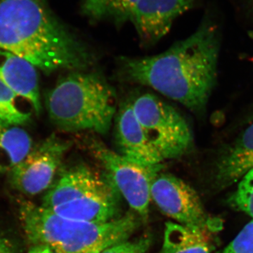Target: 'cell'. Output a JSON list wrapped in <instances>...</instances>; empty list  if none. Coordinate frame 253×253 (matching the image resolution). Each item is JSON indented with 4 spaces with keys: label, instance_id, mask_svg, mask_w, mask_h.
I'll return each mask as SVG.
<instances>
[{
    "label": "cell",
    "instance_id": "cell-1",
    "mask_svg": "<svg viewBox=\"0 0 253 253\" xmlns=\"http://www.w3.org/2000/svg\"><path fill=\"white\" fill-rule=\"evenodd\" d=\"M218 53L217 33L204 24L161 54L123 58L120 69L125 79L150 86L191 111L201 112L215 83Z\"/></svg>",
    "mask_w": 253,
    "mask_h": 253
},
{
    "label": "cell",
    "instance_id": "cell-2",
    "mask_svg": "<svg viewBox=\"0 0 253 253\" xmlns=\"http://www.w3.org/2000/svg\"><path fill=\"white\" fill-rule=\"evenodd\" d=\"M0 50L45 73L84 71L94 63L87 45L44 0H0Z\"/></svg>",
    "mask_w": 253,
    "mask_h": 253
},
{
    "label": "cell",
    "instance_id": "cell-3",
    "mask_svg": "<svg viewBox=\"0 0 253 253\" xmlns=\"http://www.w3.org/2000/svg\"><path fill=\"white\" fill-rule=\"evenodd\" d=\"M20 217L33 246L42 245L54 253H101L127 241L139 226L131 214L106 223H90L60 217L42 206L23 201Z\"/></svg>",
    "mask_w": 253,
    "mask_h": 253
},
{
    "label": "cell",
    "instance_id": "cell-4",
    "mask_svg": "<svg viewBox=\"0 0 253 253\" xmlns=\"http://www.w3.org/2000/svg\"><path fill=\"white\" fill-rule=\"evenodd\" d=\"M51 122L61 130L109 132L117 113V96L112 86L96 73L72 71L46 94Z\"/></svg>",
    "mask_w": 253,
    "mask_h": 253
},
{
    "label": "cell",
    "instance_id": "cell-5",
    "mask_svg": "<svg viewBox=\"0 0 253 253\" xmlns=\"http://www.w3.org/2000/svg\"><path fill=\"white\" fill-rule=\"evenodd\" d=\"M119 194L104 176L77 165L61 172L41 206L66 219L106 223L121 217Z\"/></svg>",
    "mask_w": 253,
    "mask_h": 253
},
{
    "label": "cell",
    "instance_id": "cell-6",
    "mask_svg": "<svg viewBox=\"0 0 253 253\" xmlns=\"http://www.w3.org/2000/svg\"><path fill=\"white\" fill-rule=\"evenodd\" d=\"M145 134L163 161L180 158L193 143V135L184 118L157 96L144 93L131 100Z\"/></svg>",
    "mask_w": 253,
    "mask_h": 253
},
{
    "label": "cell",
    "instance_id": "cell-7",
    "mask_svg": "<svg viewBox=\"0 0 253 253\" xmlns=\"http://www.w3.org/2000/svg\"><path fill=\"white\" fill-rule=\"evenodd\" d=\"M89 150L104 169V176L122 195L127 204L141 217H146L151 201V190L163 165H144L133 162L91 139Z\"/></svg>",
    "mask_w": 253,
    "mask_h": 253
},
{
    "label": "cell",
    "instance_id": "cell-8",
    "mask_svg": "<svg viewBox=\"0 0 253 253\" xmlns=\"http://www.w3.org/2000/svg\"><path fill=\"white\" fill-rule=\"evenodd\" d=\"M151 197L165 215L178 224L211 233L219 229V221L208 215L196 191L175 176L160 173L151 186Z\"/></svg>",
    "mask_w": 253,
    "mask_h": 253
},
{
    "label": "cell",
    "instance_id": "cell-9",
    "mask_svg": "<svg viewBox=\"0 0 253 253\" xmlns=\"http://www.w3.org/2000/svg\"><path fill=\"white\" fill-rule=\"evenodd\" d=\"M71 146L69 141L51 134L32 148L27 156L9 172L13 187L31 196L49 189Z\"/></svg>",
    "mask_w": 253,
    "mask_h": 253
},
{
    "label": "cell",
    "instance_id": "cell-10",
    "mask_svg": "<svg viewBox=\"0 0 253 253\" xmlns=\"http://www.w3.org/2000/svg\"><path fill=\"white\" fill-rule=\"evenodd\" d=\"M197 0H138L133 9L132 23L141 41L152 44L170 30L176 18L194 6Z\"/></svg>",
    "mask_w": 253,
    "mask_h": 253
},
{
    "label": "cell",
    "instance_id": "cell-11",
    "mask_svg": "<svg viewBox=\"0 0 253 253\" xmlns=\"http://www.w3.org/2000/svg\"><path fill=\"white\" fill-rule=\"evenodd\" d=\"M117 112L115 136L118 154L141 164H162L164 161L145 134L131 100L123 102Z\"/></svg>",
    "mask_w": 253,
    "mask_h": 253
},
{
    "label": "cell",
    "instance_id": "cell-12",
    "mask_svg": "<svg viewBox=\"0 0 253 253\" xmlns=\"http://www.w3.org/2000/svg\"><path fill=\"white\" fill-rule=\"evenodd\" d=\"M0 80L18 96L27 100L37 114L41 112L38 72L32 63L0 50Z\"/></svg>",
    "mask_w": 253,
    "mask_h": 253
},
{
    "label": "cell",
    "instance_id": "cell-13",
    "mask_svg": "<svg viewBox=\"0 0 253 253\" xmlns=\"http://www.w3.org/2000/svg\"><path fill=\"white\" fill-rule=\"evenodd\" d=\"M253 170V124L239 136L221 156L217 167V180L224 184L242 179Z\"/></svg>",
    "mask_w": 253,
    "mask_h": 253
},
{
    "label": "cell",
    "instance_id": "cell-14",
    "mask_svg": "<svg viewBox=\"0 0 253 253\" xmlns=\"http://www.w3.org/2000/svg\"><path fill=\"white\" fill-rule=\"evenodd\" d=\"M212 233L197 230L178 223H166L162 249L159 253H211Z\"/></svg>",
    "mask_w": 253,
    "mask_h": 253
},
{
    "label": "cell",
    "instance_id": "cell-15",
    "mask_svg": "<svg viewBox=\"0 0 253 253\" xmlns=\"http://www.w3.org/2000/svg\"><path fill=\"white\" fill-rule=\"evenodd\" d=\"M29 134L16 125L0 119V172H10L33 148Z\"/></svg>",
    "mask_w": 253,
    "mask_h": 253
},
{
    "label": "cell",
    "instance_id": "cell-16",
    "mask_svg": "<svg viewBox=\"0 0 253 253\" xmlns=\"http://www.w3.org/2000/svg\"><path fill=\"white\" fill-rule=\"evenodd\" d=\"M138 0H81L80 11L90 22H111L117 26L130 22Z\"/></svg>",
    "mask_w": 253,
    "mask_h": 253
},
{
    "label": "cell",
    "instance_id": "cell-17",
    "mask_svg": "<svg viewBox=\"0 0 253 253\" xmlns=\"http://www.w3.org/2000/svg\"><path fill=\"white\" fill-rule=\"evenodd\" d=\"M17 97V95L0 80V119L19 126L26 124L31 115L18 107Z\"/></svg>",
    "mask_w": 253,
    "mask_h": 253
},
{
    "label": "cell",
    "instance_id": "cell-18",
    "mask_svg": "<svg viewBox=\"0 0 253 253\" xmlns=\"http://www.w3.org/2000/svg\"><path fill=\"white\" fill-rule=\"evenodd\" d=\"M231 202L238 210L253 218V170L240 181Z\"/></svg>",
    "mask_w": 253,
    "mask_h": 253
},
{
    "label": "cell",
    "instance_id": "cell-19",
    "mask_svg": "<svg viewBox=\"0 0 253 253\" xmlns=\"http://www.w3.org/2000/svg\"><path fill=\"white\" fill-rule=\"evenodd\" d=\"M220 253H253V220Z\"/></svg>",
    "mask_w": 253,
    "mask_h": 253
},
{
    "label": "cell",
    "instance_id": "cell-20",
    "mask_svg": "<svg viewBox=\"0 0 253 253\" xmlns=\"http://www.w3.org/2000/svg\"><path fill=\"white\" fill-rule=\"evenodd\" d=\"M149 246L147 240L119 243L105 249L101 253H145Z\"/></svg>",
    "mask_w": 253,
    "mask_h": 253
},
{
    "label": "cell",
    "instance_id": "cell-21",
    "mask_svg": "<svg viewBox=\"0 0 253 253\" xmlns=\"http://www.w3.org/2000/svg\"><path fill=\"white\" fill-rule=\"evenodd\" d=\"M0 253H17L14 244L7 238L0 235Z\"/></svg>",
    "mask_w": 253,
    "mask_h": 253
},
{
    "label": "cell",
    "instance_id": "cell-22",
    "mask_svg": "<svg viewBox=\"0 0 253 253\" xmlns=\"http://www.w3.org/2000/svg\"><path fill=\"white\" fill-rule=\"evenodd\" d=\"M28 253H54L52 251L42 245H36V246H32L31 249Z\"/></svg>",
    "mask_w": 253,
    "mask_h": 253
}]
</instances>
